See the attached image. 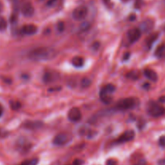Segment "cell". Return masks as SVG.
I'll list each match as a JSON object with an SVG mask.
<instances>
[{
    "label": "cell",
    "mask_w": 165,
    "mask_h": 165,
    "mask_svg": "<svg viewBox=\"0 0 165 165\" xmlns=\"http://www.w3.org/2000/svg\"><path fill=\"white\" fill-rule=\"evenodd\" d=\"M43 126V123L40 121H27L23 123V127L28 130H36Z\"/></svg>",
    "instance_id": "obj_11"
},
{
    "label": "cell",
    "mask_w": 165,
    "mask_h": 165,
    "mask_svg": "<svg viewBox=\"0 0 165 165\" xmlns=\"http://www.w3.org/2000/svg\"><path fill=\"white\" fill-rule=\"evenodd\" d=\"M73 165H82L83 164V161L80 159H76V160L73 161Z\"/></svg>",
    "instance_id": "obj_28"
},
{
    "label": "cell",
    "mask_w": 165,
    "mask_h": 165,
    "mask_svg": "<svg viewBox=\"0 0 165 165\" xmlns=\"http://www.w3.org/2000/svg\"><path fill=\"white\" fill-rule=\"evenodd\" d=\"M51 165H61V164H60L59 162H54L53 163H52V164H51Z\"/></svg>",
    "instance_id": "obj_37"
},
{
    "label": "cell",
    "mask_w": 165,
    "mask_h": 165,
    "mask_svg": "<svg viewBox=\"0 0 165 165\" xmlns=\"http://www.w3.org/2000/svg\"><path fill=\"white\" fill-rule=\"evenodd\" d=\"M59 78V76L57 73L55 72H46L45 74H44V76H43V80L45 81V83H52L53 81H55L57 79Z\"/></svg>",
    "instance_id": "obj_12"
},
{
    "label": "cell",
    "mask_w": 165,
    "mask_h": 165,
    "mask_svg": "<svg viewBox=\"0 0 165 165\" xmlns=\"http://www.w3.org/2000/svg\"><path fill=\"white\" fill-rule=\"evenodd\" d=\"M106 165H118L117 160L114 159H109L106 163Z\"/></svg>",
    "instance_id": "obj_24"
},
{
    "label": "cell",
    "mask_w": 165,
    "mask_h": 165,
    "mask_svg": "<svg viewBox=\"0 0 165 165\" xmlns=\"http://www.w3.org/2000/svg\"><path fill=\"white\" fill-rule=\"evenodd\" d=\"M159 101H160V102H165V96H163L161 98H160Z\"/></svg>",
    "instance_id": "obj_32"
},
{
    "label": "cell",
    "mask_w": 165,
    "mask_h": 165,
    "mask_svg": "<svg viewBox=\"0 0 165 165\" xmlns=\"http://www.w3.org/2000/svg\"><path fill=\"white\" fill-rule=\"evenodd\" d=\"M159 165H165V160H162L159 161Z\"/></svg>",
    "instance_id": "obj_35"
},
{
    "label": "cell",
    "mask_w": 165,
    "mask_h": 165,
    "mask_svg": "<svg viewBox=\"0 0 165 165\" xmlns=\"http://www.w3.org/2000/svg\"><path fill=\"white\" fill-rule=\"evenodd\" d=\"M129 56H130V53H129V52H127V53H126V54H125V56H124V58H123V60H126V59H128L129 58Z\"/></svg>",
    "instance_id": "obj_36"
},
{
    "label": "cell",
    "mask_w": 165,
    "mask_h": 165,
    "mask_svg": "<svg viewBox=\"0 0 165 165\" xmlns=\"http://www.w3.org/2000/svg\"><path fill=\"white\" fill-rule=\"evenodd\" d=\"M148 113L154 118H158L165 114V108L155 101H151L148 105Z\"/></svg>",
    "instance_id": "obj_3"
},
{
    "label": "cell",
    "mask_w": 165,
    "mask_h": 165,
    "mask_svg": "<svg viewBox=\"0 0 165 165\" xmlns=\"http://www.w3.org/2000/svg\"><path fill=\"white\" fill-rule=\"evenodd\" d=\"M126 77L131 80H137L139 77V73L138 71H131L126 74Z\"/></svg>",
    "instance_id": "obj_19"
},
{
    "label": "cell",
    "mask_w": 165,
    "mask_h": 165,
    "mask_svg": "<svg viewBox=\"0 0 165 165\" xmlns=\"http://www.w3.org/2000/svg\"><path fill=\"white\" fill-rule=\"evenodd\" d=\"M3 113V106H2V105L0 104V117L2 116Z\"/></svg>",
    "instance_id": "obj_34"
},
{
    "label": "cell",
    "mask_w": 165,
    "mask_h": 165,
    "mask_svg": "<svg viewBox=\"0 0 165 165\" xmlns=\"http://www.w3.org/2000/svg\"><path fill=\"white\" fill-rule=\"evenodd\" d=\"M100 47V43L99 42H94V45H93V48H94V49L97 50L98 49V48Z\"/></svg>",
    "instance_id": "obj_31"
},
{
    "label": "cell",
    "mask_w": 165,
    "mask_h": 165,
    "mask_svg": "<svg viewBox=\"0 0 165 165\" xmlns=\"http://www.w3.org/2000/svg\"><path fill=\"white\" fill-rule=\"evenodd\" d=\"M10 105L11 109H12V110H15V111L19 110V109L21 107V103H20V101H11L10 102Z\"/></svg>",
    "instance_id": "obj_23"
},
{
    "label": "cell",
    "mask_w": 165,
    "mask_h": 165,
    "mask_svg": "<svg viewBox=\"0 0 165 165\" xmlns=\"http://www.w3.org/2000/svg\"><path fill=\"white\" fill-rule=\"evenodd\" d=\"M114 86L113 85L111 84H108L105 86L104 87H102L101 89V92H104V93H106V94H111L114 91Z\"/></svg>",
    "instance_id": "obj_18"
},
{
    "label": "cell",
    "mask_w": 165,
    "mask_h": 165,
    "mask_svg": "<svg viewBox=\"0 0 165 165\" xmlns=\"http://www.w3.org/2000/svg\"><path fill=\"white\" fill-rule=\"evenodd\" d=\"M82 114L80 109L77 107H73L68 113V118L71 122H78L81 120Z\"/></svg>",
    "instance_id": "obj_9"
},
{
    "label": "cell",
    "mask_w": 165,
    "mask_h": 165,
    "mask_svg": "<svg viewBox=\"0 0 165 165\" xmlns=\"http://www.w3.org/2000/svg\"><path fill=\"white\" fill-rule=\"evenodd\" d=\"M87 14H88V9H87L86 7L80 6L76 9H74V11H73V18L75 20L81 21L86 17Z\"/></svg>",
    "instance_id": "obj_6"
},
{
    "label": "cell",
    "mask_w": 165,
    "mask_h": 165,
    "mask_svg": "<svg viewBox=\"0 0 165 165\" xmlns=\"http://www.w3.org/2000/svg\"><path fill=\"white\" fill-rule=\"evenodd\" d=\"M11 23H15L16 20H17V16L15 15V14H13L11 16Z\"/></svg>",
    "instance_id": "obj_30"
},
{
    "label": "cell",
    "mask_w": 165,
    "mask_h": 165,
    "mask_svg": "<svg viewBox=\"0 0 165 165\" xmlns=\"http://www.w3.org/2000/svg\"><path fill=\"white\" fill-rule=\"evenodd\" d=\"M154 27V22L151 20H145L143 22H141L139 25V30L141 32H148L151 31Z\"/></svg>",
    "instance_id": "obj_10"
},
{
    "label": "cell",
    "mask_w": 165,
    "mask_h": 165,
    "mask_svg": "<svg viewBox=\"0 0 165 165\" xmlns=\"http://www.w3.org/2000/svg\"><path fill=\"white\" fill-rule=\"evenodd\" d=\"M57 0H48V2L47 3V5L48 7H52V6H54L56 3H57Z\"/></svg>",
    "instance_id": "obj_29"
},
{
    "label": "cell",
    "mask_w": 165,
    "mask_h": 165,
    "mask_svg": "<svg viewBox=\"0 0 165 165\" xmlns=\"http://www.w3.org/2000/svg\"><path fill=\"white\" fill-rule=\"evenodd\" d=\"M57 50L50 47H38L29 51L27 57L33 61H45L57 57Z\"/></svg>",
    "instance_id": "obj_1"
},
{
    "label": "cell",
    "mask_w": 165,
    "mask_h": 165,
    "mask_svg": "<svg viewBox=\"0 0 165 165\" xmlns=\"http://www.w3.org/2000/svg\"><path fill=\"white\" fill-rule=\"evenodd\" d=\"M7 27H8V23H7L5 19L0 16V31L3 32V31L6 30Z\"/></svg>",
    "instance_id": "obj_22"
},
{
    "label": "cell",
    "mask_w": 165,
    "mask_h": 165,
    "mask_svg": "<svg viewBox=\"0 0 165 165\" xmlns=\"http://www.w3.org/2000/svg\"><path fill=\"white\" fill-rule=\"evenodd\" d=\"M20 165H29V160H25Z\"/></svg>",
    "instance_id": "obj_33"
},
{
    "label": "cell",
    "mask_w": 165,
    "mask_h": 165,
    "mask_svg": "<svg viewBox=\"0 0 165 165\" xmlns=\"http://www.w3.org/2000/svg\"><path fill=\"white\" fill-rule=\"evenodd\" d=\"M158 36H159V33H153L148 37V39H146V45H147L148 49H150L152 47L153 44L158 39Z\"/></svg>",
    "instance_id": "obj_15"
},
{
    "label": "cell",
    "mask_w": 165,
    "mask_h": 165,
    "mask_svg": "<svg viewBox=\"0 0 165 165\" xmlns=\"http://www.w3.org/2000/svg\"><path fill=\"white\" fill-rule=\"evenodd\" d=\"M90 85H91V81L89 78L84 77V78L81 80V86L83 89H86L89 86H90Z\"/></svg>",
    "instance_id": "obj_20"
},
{
    "label": "cell",
    "mask_w": 165,
    "mask_h": 165,
    "mask_svg": "<svg viewBox=\"0 0 165 165\" xmlns=\"http://www.w3.org/2000/svg\"><path fill=\"white\" fill-rule=\"evenodd\" d=\"M72 139V136L69 134L61 133L56 135L52 140L53 144L56 146H64L69 143Z\"/></svg>",
    "instance_id": "obj_5"
},
{
    "label": "cell",
    "mask_w": 165,
    "mask_h": 165,
    "mask_svg": "<svg viewBox=\"0 0 165 165\" xmlns=\"http://www.w3.org/2000/svg\"><path fill=\"white\" fill-rule=\"evenodd\" d=\"M72 64L76 68H81L84 65V59L81 57H75L72 59Z\"/></svg>",
    "instance_id": "obj_16"
},
{
    "label": "cell",
    "mask_w": 165,
    "mask_h": 165,
    "mask_svg": "<svg viewBox=\"0 0 165 165\" xmlns=\"http://www.w3.org/2000/svg\"><path fill=\"white\" fill-rule=\"evenodd\" d=\"M20 10L25 17H31L34 15V8L29 0H22L20 3Z\"/></svg>",
    "instance_id": "obj_4"
},
{
    "label": "cell",
    "mask_w": 165,
    "mask_h": 165,
    "mask_svg": "<svg viewBox=\"0 0 165 165\" xmlns=\"http://www.w3.org/2000/svg\"><path fill=\"white\" fill-rule=\"evenodd\" d=\"M135 136V131L132 130H129V131H125L119 138L116 140L117 143H124L126 142H130V141L133 140Z\"/></svg>",
    "instance_id": "obj_7"
},
{
    "label": "cell",
    "mask_w": 165,
    "mask_h": 165,
    "mask_svg": "<svg viewBox=\"0 0 165 165\" xmlns=\"http://www.w3.org/2000/svg\"><path fill=\"white\" fill-rule=\"evenodd\" d=\"M38 162H39V160L36 159V158H35V159L29 160V165H37L38 164Z\"/></svg>",
    "instance_id": "obj_27"
},
{
    "label": "cell",
    "mask_w": 165,
    "mask_h": 165,
    "mask_svg": "<svg viewBox=\"0 0 165 165\" xmlns=\"http://www.w3.org/2000/svg\"><path fill=\"white\" fill-rule=\"evenodd\" d=\"M21 32L25 35H34L36 33L37 27L34 24H26L22 27Z\"/></svg>",
    "instance_id": "obj_13"
},
{
    "label": "cell",
    "mask_w": 165,
    "mask_h": 165,
    "mask_svg": "<svg viewBox=\"0 0 165 165\" xmlns=\"http://www.w3.org/2000/svg\"><path fill=\"white\" fill-rule=\"evenodd\" d=\"M143 73H144V76H145L147 78H148L150 81H153V82H156V81H158L157 73H156L154 70H152V69H145Z\"/></svg>",
    "instance_id": "obj_14"
},
{
    "label": "cell",
    "mask_w": 165,
    "mask_h": 165,
    "mask_svg": "<svg viewBox=\"0 0 165 165\" xmlns=\"http://www.w3.org/2000/svg\"><path fill=\"white\" fill-rule=\"evenodd\" d=\"M139 101L134 98H126L121 99L116 104V109L119 111H127L136 107L138 105Z\"/></svg>",
    "instance_id": "obj_2"
},
{
    "label": "cell",
    "mask_w": 165,
    "mask_h": 165,
    "mask_svg": "<svg viewBox=\"0 0 165 165\" xmlns=\"http://www.w3.org/2000/svg\"><path fill=\"white\" fill-rule=\"evenodd\" d=\"M90 27H91V25H90V23H89V22L82 23V24L80 26V32H86V31H88V30L90 28Z\"/></svg>",
    "instance_id": "obj_21"
},
{
    "label": "cell",
    "mask_w": 165,
    "mask_h": 165,
    "mask_svg": "<svg viewBox=\"0 0 165 165\" xmlns=\"http://www.w3.org/2000/svg\"><path fill=\"white\" fill-rule=\"evenodd\" d=\"M159 144L161 147H165V136H161L159 139Z\"/></svg>",
    "instance_id": "obj_26"
},
{
    "label": "cell",
    "mask_w": 165,
    "mask_h": 165,
    "mask_svg": "<svg viewBox=\"0 0 165 165\" xmlns=\"http://www.w3.org/2000/svg\"><path fill=\"white\" fill-rule=\"evenodd\" d=\"M155 56L158 58H165V45H161L156 48Z\"/></svg>",
    "instance_id": "obj_17"
},
{
    "label": "cell",
    "mask_w": 165,
    "mask_h": 165,
    "mask_svg": "<svg viewBox=\"0 0 165 165\" xmlns=\"http://www.w3.org/2000/svg\"><path fill=\"white\" fill-rule=\"evenodd\" d=\"M142 32L139 30V28L135 27V28H131L127 32V38L130 40L131 43H135L138 41L139 38L141 37Z\"/></svg>",
    "instance_id": "obj_8"
},
{
    "label": "cell",
    "mask_w": 165,
    "mask_h": 165,
    "mask_svg": "<svg viewBox=\"0 0 165 165\" xmlns=\"http://www.w3.org/2000/svg\"><path fill=\"white\" fill-rule=\"evenodd\" d=\"M64 29V23L63 22H59L57 24V30L60 32H62Z\"/></svg>",
    "instance_id": "obj_25"
}]
</instances>
